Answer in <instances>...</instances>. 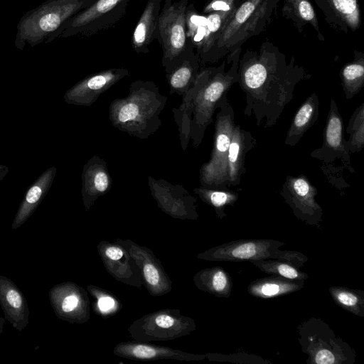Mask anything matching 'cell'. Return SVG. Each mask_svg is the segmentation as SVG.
Instances as JSON below:
<instances>
[{
  "instance_id": "cell-1",
  "label": "cell",
  "mask_w": 364,
  "mask_h": 364,
  "mask_svg": "<svg viewBox=\"0 0 364 364\" xmlns=\"http://www.w3.org/2000/svg\"><path fill=\"white\" fill-rule=\"evenodd\" d=\"M238 81L245 94V115L254 117L257 126H274L294 98L296 85L310 75L292 61L287 64L278 51L262 48L247 52L238 63Z\"/></svg>"
},
{
  "instance_id": "cell-2",
  "label": "cell",
  "mask_w": 364,
  "mask_h": 364,
  "mask_svg": "<svg viewBox=\"0 0 364 364\" xmlns=\"http://www.w3.org/2000/svg\"><path fill=\"white\" fill-rule=\"evenodd\" d=\"M167 100L154 82L136 80L131 83L126 97L110 103L109 119L118 130L146 139L161 126L159 115Z\"/></svg>"
},
{
  "instance_id": "cell-3",
  "label": "cell",
  "mask_w": 364,
  "mask_h": 364,
  "mask_svg": "<svg viewBox=\"0 0 364 364\" xmlns=\"http://www.w3.org/2000/svg\"><path fill=\"white\" fill-rule=\"evenodd\" d=\"M95 0H46L26 12L17 24L15 47H34L59 38L65 23Z\"/></svg>"
},
{
  "instance_id": "cell-4",
  "label": "cell",
  "mask_w": 364,
  "mask_h": 364,
  "mask_svg": "<svg viewBox=\"0 0 364 364\" xmlns=\"http://www.w3.org/2000/svg\"><path fill=\"white\" fill-rule=\"evenodd\" d=\"M232 60V65L228 71L225 70V62L218 67L205 68L203 80L193 102L190 135L194 148L201 144L206 129L213 122L220 100L238 81V55H234Z\"/></svg>"
},
{
  "instance_id": "cell-5",
  "label": "cell",
  "mask_w": 364,
  "mask_h": 364,
  "mask_svg": "<svg viewBox=\"0 0 364 364\" xmlns=\"http://www.w3.org/2000/svg\"><path fill=\"white\" fill-rule=\"evenodd\" d=\"M213 148L210 159L200 168V186L220 189H229L227 176V157L235 126V111L230 104L227 93L218 104Z\"/></svg>"
},
{
  "instance_id": "cell-6",
  "label": "cell",
  "mask_w": 364,
  "mask_h": 364,
  "mask_svg": "<svg viewBox=\"0 0 364 364\" xmlns=\"http://www.w3.org/2000/svg\"><path fill=\"white\" fill-rule=\"evenodd\" d=\"M299 341L307 363L316 364L352 363L354 351L320 318H311L298 326Z\"/></svg>"
},
{
  "instance_id": "cell-7",
  "label": "cell",
  "mask_w": 364,
  "mask_h": 364,
  "mask_svg": "<svg viewBox=\"0 0 364 364\" xmlns=\"http://www.w3.org/2000/svg\"><path fill=\"white\" fill-rule=\"evenodd\" d=\"M284 242L272 239H243L231 241L211 248L198 255L210 261L252 262L267 259H282L290 262L297 268L308 260L297 251L280 250Z\"/></svg>"
},
{
  "instance_id": "cell-8",
  "label": "cell",
  "mask_w": 364,
  "mask_h": 364,
  "mask_svg": "<svg viewBox=\"0 0 364 364\" xmlns=\"http://www.w3.org/2000/svg\"><path fill=\"white\" fill-rule=\"evenodd\" d=\"M274 0H245L235 9L215 43L214 60L257 35L267 21Z\"/></svg>"
},
{
  "instance_id": "cell-9",
  "label": "cell",
  "mask_w": 364,
  "mask_h": 364,
  "mask_svg": "<svg viewBox=\"0 0 364 364\" xmlns=\"http://www.w3.org/2000/svg\"><path fill=\"white\" fill-rule=\"evenodd\" d=\"M189 0H163L156 40L162 48L161 64L166 74L180 62L188 42L186 12Z\"/></svg>"
},
{
  "instance_id": "cell-10",
  "label": "cell",
  "mask_w": 364,
  "mask_h": 364,
  "mask_svg": "<svg viewBox=\"0 0 364 364\" xmlns=\"http://www.w3.org/2000/svg\"><path fill=\"white\" fill-rule=\"evenodd\" d=\"M130 0H95L70 18L60 37L90 36L116 25L125 15Z\"/></svg>"
},
{
  "instance_id": "cell-11",
  "label": "cell",
  "mask_w": 364,
  "mask_h": 364,
  "mask_svg": "<svg viewBox=\"0 0 364 364\" xmlns=\"http://www.w3.org/2000/svg\"><path fill=\"white\" fill-rule=\"evenodd\" d=\"M317 189L308 178L287 176L280 195L294 215L309 225H318L322 220L323 210L316 200Z\"/></svg>"
},
{
  "instance_id": "cell-12",
  "label": "cell",
  "mask_w": 364,
  "mask_h": 364,
  "mask_svg": "<svg viewBox=\"0 0 364 364\" xmlns=\"http://www.w3.org/2000/svg\"><path fill=\"white\" fill-rule=\"evenodd\" d=\"M345 140L343 118L336 101L331 98L323 129L322 145L313 150L310 156L324 164H330L336 159H340L346 168L350 173H354V169L350 166V153L346 146Z\"/></svg>"
},
{
  "instance_id": "cell-13",
  "label": "cell",
  "mask_w": 364,
  "mask_h": 364,
  "mask_svg": "<svg viewBox=\"0 0 364 364\" xmlns=\"http://www.w3.org/2000/svg\"><path fill=\"white\" fill-rule=\"evenodd\" d=\"M148 185L159 207L173 217L196 218L197 198L182 185L148 176Z\"/></svg>"
},
{
  "instance_id": "cell-14",
  "label": "cell",
  "mask_w": 364,
  "mask_h": 364,
  "mask_svg": "<svg viewBox=\"0 0 364 364\" xmlns=\"http://www.w3.org/2000/svg\"><path fill=\"white\" fill-rule=\"evenodd\" d=\"M129 75V70L124 68H109L92 73L68 90L65 100L69 104L90 107L103 92Z\"/></svg>"
},
{
  "instance_id": "cell-15",
  "label": "cell",
  "mask_w": 364,
  "mask_h": 364,
  "mask_svg": "<svg viewBox=\"0 0 364 364\" xmlns=\"http://www.w3.org/2000/svg\"><path fill=\"white\" fill-rule=\"evenodd\" d=\"M191 326H194V323L188 318L162 311L146 316L135 321L130 330H141L139 334L133 336L136 338L140 336V340L145 336L146 341L170 340L186 334V331H192Z\"/></svg>"
},
{
  "instance_id": "cell-16",
  "label": "cell",
  "mask_w": 364,
  "mask_h": 364,
  "mask_svg": "<svg viewBox=\"0 0 364 364\" xmlns=\"http://www.w3.org/2000/svg\"><path fill=\"white\" fill-rule=\"evenodd\" d=\"M82 290L73 282L56 284L50 289V303L58 318L71 323L82 321L85 306Z\"/></svg>"
},
{
  "instance_id": "cell-17",
  "label": "cell",
  "mask_w": 364,
  "mask_h": 364,
  "mask_svg": "<svg viewBox=\"0 0 364 364\" xmlns=\"http://www.w3.org/2000/svg\"><path fill=\"white\" fill-rule=\"evenodd\" d=\"M112 178L107 162L94 155L83 166L82 173V198L85 209L88 210L95 201L109 191Z\"/></svg>"
},
{
  "instance_id": "cell-18",
  "label": "cell",
  "mask_w": 364,
  "mask_h": 364,
  "mask_svg": "<svg viewBox=\"0 0 364 364\" xmlns=\"http://www.w3.org/2000/svg\"><path fill=\"white\" fill-rule=\"evenodd\" d=\"M257 144L256 139L240 124H235L232 132L227 157L228 186L240 185L246 173V156Z\"/></svg>"
},
{
  "instance_id": "cell-19",
  "label": "cell",
  "mask_w": 364,
  "mask_h": 364,
  "mask_svg": "<svg viewBox=\"0 0 364 364\" xmlns=\"http://www.w3.org/2000/svg\"><path fill=\"white\" fill-rule=\"evenodd\" d=\"M0 305L6 320L18 331H22L29 323V308L23 292L3 275H0Z\"/></svg>"
},
{
  "instance_id": "cell-20",
  "label": "cell",
  "mask_w": 364,
  "mask_h": 364,
  "mask_svg": "<svg viewBox=\"0 0 364 364\" xmlns=\"http://www.w3.org/2000/svg\"><path fill=\"white\" fill-rule=\"evenodd\" d=\"M163 0H148L134 28L132 46L136 53H147L149 46L157 38L159 16Z\"/></svg>"
},
{
  "instance_id": "cell-21",
  "label": "cell",
  "mask_w": 364,
  "mask_h": 364,
  "mask_svg": "<svg viewBox=\"0 0 364 364\" xmlns=\"http://www.w3.org/2000/svg\"><path fill=\"white\" fill-rule=\"evenodd\" d=\"M200 58L188 41L183 58L166 75L170 87L169 94L182 96L193 85L200 70Z\"/></svg>"
},
{
  "instance_id": "cell-22",
  "label": "cell",
  "mask_w": 364,
  "mask_h": 364,
  "mask_svg": "<svg viewBox=\"0 0 364 364\" xmlns=\"http://www.w3.org/2000/svg\"><path fill=\"white\" fill-rule=\"evenodd\" d=\"M319 115V100L315 92L311 93L301 105L287 132L284 144L294 146L304 134L314 126Z\"/></svg>"
},
{
  "instance_id": "cell-23",
  "label": "cell",
  "mask_w": 364,
  "mask_h": 364,
  "mask_svg": "<svg viewBox=\"0 0 364 364\" xmlns=\"http://www.w3.org/2000/svg\"><path fill=\"white\" fill-rule=\"evenodd\" d=\"M205 73V68H200L193 85L182 95L180 106L172 109L173 119L178 127L181 146L184 151L187 149L191 140V124L195 95L203 80Z\"/></svg>"
},
{
  "instance_id": "cell-24",
  "label": "cell",
  "mask_w": 364,
  "mask_h": 364,
  "mask_svg": "<svg viewBox=\"0 0 364 364\" xmlns=\"http://www.w3.org/2000/svg\"><path fill=\"white\" fill-rule=\"evenodd\" d=\"M114 353L130 359L153 360L171 358L178 360H196L197 356L186 353L160 346L137 343H122L117 345Z\"/></svg>"
},
{
  "instance_id": "cell-25",
  "label": "cell",
  "mask_w": 364,
  "mask_h": 364,
  "mask_svg": "<svg viewBox=\"0 0 364 364\" xmlns=\"http://www.w3.org/2000/svg\"><path fill=\"white\" fill-rule=\"evenodd\" d=\"M304 280L274 275L252 282L247 287V291L255 297L269 299L299 291L304 287Z\"/></svg>"
},
{
  "instance_id": "cell-26",
  "label": "cell",
  "mask_w": 364,
  "mask_h": 364,
  "mask_svg": "<svg viewBox=\"0 0 364 364\" xmlns=\"http://www.w3.org/2000/svg\"><path fill=\"white\" fill-rule=\"evenodd\" d=\"M195 281L198 288L216 296L228 298L231 294V278L220 267L200 271L195 277Z\"/></svg>"
},
{
  "instance_id": "cell-27",
  "label": "cell",
  "mask_w": 364,
  "mask_h": 364,
  "mask_svg": "<svg viewBox=\"0 0 364 364\" xmlns=\"http://www.w3.org/2000/svg\"><path fill=\"white\" fill-rule=\"evenodd\" d=\"M193 192L205 203L214 208L217 215L222 218L226 215L225 208L232 205L240 197L238 192L229 189L206 188L200 186Z\"/></svg>"
},
{
  "instance_id": "cell-28",
  "label": "cell",
  "mask_w": 364,
  "mask_h": 364,
  "mask_svg": "<svg viewBox=\"0 0 364 364\" xmlns=\"http://www.w3.org/2000/svg\"><path fill=\"white\" fill-rule=\"evenodd\" d=\"M341 85L345 97L350 100L358 94L364 85V60L355 59L346 65L341 71Z\"/></svg>"
},
{
  "instance_id": "cell-29",
  "label": "cell",
  "mask_w": 364,
  "mask_h": 364,
  "mask_svg": "<svg viewBox=\"0 0 364 364\" xmlns=\"http://www.w3.org/2000/svg\"><path fill=\"white\" fill-rule=\"evenodd\" d=\"M329 292L339 306L355 315L364 316L363 291L343 287H331Z\"/></svg>"
},
{
  "instance_id": "cell-30",
  "label": "cell",
  "mask_w": 364,
  "mask_h": 364,
  "mask_svg": "<svg viewBox=\"0 0 364 364\" xmlns=\"http://www.w3.org/2000/svg\"><path fill=\"white\" fill-rule=\"evenodd\" d=\"M262 272L274 275H279L290 279L305 281L309 276L301 272L290 262L282 259H267L251 262Z\"/></svg>"
},
{
  "instance_id": "cell-31",
  "label": "cell",
  "mask_w": 364,
  "mask_h": 364,
  "mask_svg": "<svg viewBox=\"0 0 364 364\" xmlns=\"http://www.w3.org/2000/svg\"><path fill=\"white\" fill-rule=\"evenodd\" d=\"M349 134L345 144L350 153L360 151L364 147V103L355 109L346 128Z\"/></svg>"
},
{
  "instance_id": "cell-32",
  "label": "cell",
  "mask_w": 364,
  "mask_h": 364,
  "mask_svg": "<svg viewBox=\"0 0 364 364\" xmlns=\"http://www.w3.org/2000/svg\"><path fill=\"white\" fill-rule=\"evenodd\" d=\"M336 14L352 30L360 23L359 5L357 0H327Z\"/></svg>"
},
{
  "instance_id": "cell-33",
  "label": "cell",
  "mask_w": 364,
  "mask_h": 364,
  "mask_svg": "<svg viewBox=\"0 0 364 364\" xmlns=\"http://www.w3.org/2000/svg\"><path fill=\"white\" fill-rule=\"evenodd\" d=\"M296 15L303 21L318 28L314 9L309 0H289Z\"/></svg>"
},
{
  "instance_id": "cell-34",
  "label": "cell",
  "mask_w": 364,
  "mask_h": 364,
  "mask_svg": "<svg viewBox=\"0 0 364 364\" xmlns=\"http://www.w3.org/2000/svg\"><path fill=\"white\" fill-rule=\"evenodd\" d=\"M144 279L152 289L159 287L161 283L160 272L154 264L146 262L143 267Z\"/></svg>"
},
{
  "instance_id": "cell-35",
  "label": "cell",
  "mask_w": 364,
  "mask_h": 364,
  "mask_svg": "<svg viewBox=\"0 0 364 364\" xmlns=\"http://www.w3.org/2000/svg\"><path fill=\"white\" fill-rule=\"evenodd\" d=\"M238 0H211L208 3L203 10V13L208 14L215 11H229L235 9Z\"/></svg>"
},
{
  "instance_id": "cell-36",
  "label": "cell",
  "mask_w": 364,
  "mask_h": 364,
  "mask_svg": "<svg viewBox=\"0 0 364 364\" xmlns=\"http://www.w3.org/2000/svg\"><path fill=\"white\" fill-rule=\"evenodd\" d=\"M98 306L102 312L107 311L114 307V300L109 296H102L98 300Z\"/></svg>"
},
{
  "instance_id": "cell-37",
  "label": "cell",
  "mask_w": 364,
  "mask_h": 364,
  "mask_svg": "<svg viewBox=\"0 0 364 364\" xmlns=\"http://www.w3.org/2000/svg\"><path fill=\"white\" fill-rule=\"evenodd\" d=\"M105 255L107 257L111 260L117 261L122 258L124 253L120 248L114 246H110L106 249Z\"/></svg>"
},
{
  "instance_id": "cell-38",
  "label": "cell",
  "mask_w": 364,
  "mask_h": 364,
  "mask_svg": "<svg viewBox=\"0 0 364 364\" xmlns=\"http://www.w3.org/2000/svg\"><path fill=\"white\" fill-rule=\"evenodd\" d=\"M6 323V318H3L1 315L0 314V334L3 333L4 331V326Z\"/></svg>"
}]
</instances>
